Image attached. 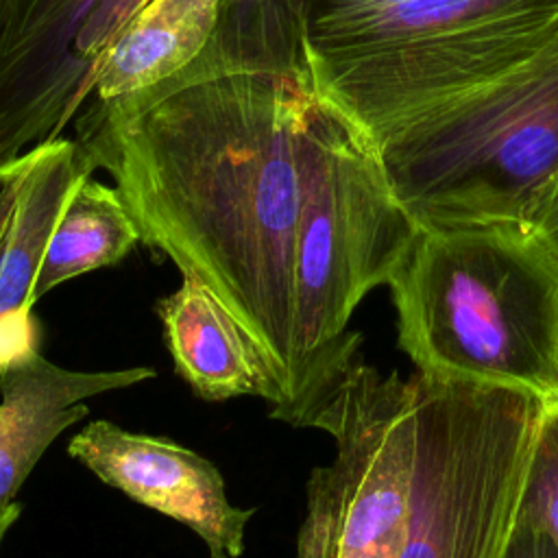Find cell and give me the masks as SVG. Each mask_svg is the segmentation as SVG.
<instances>
[{"mask_svg":"<svg viewBox=\"0 0 558 558\" xmlns=\"http://www.w3.org/2000/svg\"><path fill=\"white\" fill-rule=\"evenodd\" d=\"M7 9H9V0H0V31L4 26V17H7Z\"/></svg>","mask_w":558,"mask_h":558,"instance_id":"22","label":"cell"},{"mask_svg":"<svg viewBox=\"0 0 558 558\" xmlns=\"http://www.w3.org/2000/svg\"><path fill=\"white\" fill-rule=\"evenodd\" d=\"M416 464L399 558H506L547 405L414 373Z\"/></svg>","mask_w":558,"mask_h":558,"instance_id":"6","label":"cell"},{"mask_svg":"<svg viewBox=\"0 0 558 558\" xmlns=\"http://www.w3.org/2000/svg\"><path fill=\"white\" fill-rule=\"evenodd\" d=\"M155 375L148 366L72 371L39 351L15 364L0 386V508L17 501L20 488L48 447L87 416L85 399L142 384Z\"/></svg>","mask_w":558,"mask_h":558,"instance_id":"10","label":"cell"},{"mask_svg":"<svg viewBox=\"0 0 558 558\" xmlns=\"http://www.w3.org/2000/svg\"><path fill=\"white\" fill-rule=\"evenodd\" d=\"M388 288L414 373L558 405V259L527 229H423Z\"/></svg>","mask_w":558,"mask_h":558,"instance_id":"2","label":"cell"},{"mask_svg":"<svg viewBox=\"0 0 558 558\" xmlns=\"http://www.w3.org/2000/svg\"><path fill=\"white\" fill-rule=\"evenodd\" d=\"M519 521L545 532L558 547V405L545 410Z\"/></svg>","mask_w":558,"mask_h":558,"instance_id":"15","label":"cell"},{"mask_svg":"<svg viewBox=\"0 0 558 558\" xmlns=\"http://www.w3.org/2000/svg\"><path fill=\"white\" fill-rule=\"evenodd\" d=\"M379 150L421 229H527L558 179V35L517 68L412 120Z\"/></svg>","mask_w":558,"mask_h":558,"instance_id":"4","label":"cell"},{"mask_svg":"<svg viewBox=\"0 0 558 558\" xmlns=\"http://www.w3.org/2000/svg\"><path fill=\"white\" fill-rule=\"evenodd\" d=\"M506 558H558V547L543 538H525L514 543Z\"/></svg>","mask_w":558,"mask_h":558,"instance_id":"20","label":"cell"},{"mask_svg":"<svg viewBox=\"0 0 558 558\" xmlns=\"http://www.w3.org/2000/svg\"><path fill=\"white\" fill-rule=\"evenodd\" d=\"M146 2L150 0H100L92 17L78 31L74 41V57L78 68L85 72L89 85L98 59Z\"/></svg>","mask_w":558,"mask_h":558,"instance_id":"17","label":"cell"},{"mask_svg":"<svg viewBox=\"0 0 558 558\" xmlns=\"http://www.w3.org/2000/svg\"><path fill=\"white\" fill-rule=\"evenodd\" d=\"M155 303L177 375L205 401L262 397L277 403L275 381L238 320L194 277Z\"/></svg>","mask_w":558,"mask_h":558,"instance_id":"11","label":"cell"},{"mask_svg":"<svg viewBox=\"0 0 558 558\" xmlns=\"http://www.w3.org/2000/svg\"><path fill=\"white\" fill-rule=\"evenodd\" d=\"M222 0H150L98 59L92 92L113 100L192 63L220 24Z\"/></svg>","mask_w":558,"mask_h":558,"instance_id":"13","label":"cell"},{"mask_svg":"<svg viewBox=\"0 0 558 558\" xmlns=\"http://www.w3.org/2000/svg\"><path fill=\"white\" fill-rule=\"evenodd\" d=\"M421 231L390 185L379 146L336 105L296 242L294 427L312 425L357 357L362 336L349 320L371 290L395 279Z\"/></svg>","mask_w":558,"mask_h":558,"instance_id":"5","label":"cell"},{"mask_svg":"<svg viewBox=\"0 0 558 558\" xmlns=\"http://www.w3.org/2000/svg\"><path fill=\"white\" fill-rule=\"evenodd\" d=\"M68 453L102 484L194 532L207 558H240L253 508L233 506L218 466L168 436L129 432L98 418L78 429Z\"/></svg>","mask_w":558,"mask_h":558,"instance_id":"8","label":"cell"},{"mask_svg":"<svg viewBox=\"0 0 558 558\" xmlns=\"http://www.w3.org/2000/svg\"><path fill=\"white\" fill-rule=\"evenodd\" d=\"M310 427L327 432L336 453L310 473L296 558H399L416 464L412 377L355 357Z\"/></svg>","mask_w":558,"mask_h":558,"instance_id":"7","label":"cell"},{"mask_svg":"<svg viewBox=\"0 0 558 558\" xmlns=\"http://www.w3.org/2000/svg\"><path fill=\"white\" fill-rule=\"evenodd\" d=\"M556 35L558 0H405L301 44L316 89L381 148Z\"/></svg>","mask_w":558,"mask_h":558,"instance_id":"3","label":"cell"},{"mask_svg":"<svg viewBox=\"0 0 558 558\" xmlns=\"http://www.w3.org/2000/svg\"><path fill=\"white\" fill-rule=\"evenodd\" d=\"M231 2H248V0H222V4H231Z\"/></svg>","mask_w":558,"mask_h":558,"instance_id":"23","label":"cell"},{"mask_svg":"<svg viewBox=\"0 0 558 558\" xmlns=\"http://www.w3.org/2000/svg\"><path fill=\"white\" fill-rule=\"evenodd\" d=\"M405 0H294L303 37H316Z\"/></svg>","mask_w":558,"mask_h":558,"instance_id":"18","label":"cell"},{"mask_svg":"<svg viewBox=\"0 0 558 558\" xmlns=\"http://www.w3.org/2000/svg\"><path fill=\"white\" fill-rule=\"evenodd\" d=\"M527 231L558 259V179L534 214Z\"/></svg>","mask_w":558,"mask_h":558,"instance_id":"19","label":"cell"},{"mask_svg":"<svg viewBox=\"0 0 558 558\" xmlns=\"http://www.w3.org/2000/svg\"><path fill=\"white\" fill-rule=\"evenodd\" d=\"M17 196L0 246V320L33 318L35 281L52 231L78 185L96 170L74 140L54 137L11 159Z\"/></svg>","mask_w":558,"mask_h":558,"instance_id":"12","label":"cell"},{"mask_svg":"<svg viewBox=\"0 0 558 558\" xmlns=\"http://www.w3.org/2000/svg\"><path fill=\"white\" fill-rule=\"evenodd\" d=\"M137 242L140 229L118 187L87 177L52 231L35 281V301L74 277L118 264Z\"/></svg>","mask_w":558,"mask_h":558,"instance_id":"14","label":"cell"},{"mask_svg":"<svg viewBox=\"0 0 558 558\" xmlns=\"http://www.w3.org/2000/svg\"><path fill=\"white\" fill-rule=\"evenodd\" d=\"M336 113L307 70L294 0L222 4L201 54L153 87L96 100L78 144L116 181L142 242L246 331L294 427V259Z\"/></svg>","mask_w":558,"mask_h":558,"instance_id":"1","label":"cell"},{"mask_svg":"<svg viewBox=\"0 0 558 558\" xmlns=\"http://www.w3.org/2000/svg\"><path fill=\"white\" fill-rule=\"evenodd\" d=\"M17 196V179L13 163H0V246L15 207ZM41 342V327L37 318L26 320H0V386L4 375L26 360L28 355L39 351Z\"/></svg>","mask_w":558,"mask_h":558,"instance_id":"16","label":"cell"},{"mask_svg":"<svg viewBox=\"0 0 558 558\" xmlns=\"http://www.w3.org/2000/svg\"><path fill=\"white\" fill-rule=\"evenodd\" d=\"M20 514H22V504L20 501H13L11 506L0 508V551H2V543L9 534V530L15 525Z\"/></svg>","mask_w":558,"mask_h":558,"instance_id":"21","label":"cell"},{"mask_svg":"<svg viewBox=\"0 0 558 558\" xmlns=\"http://www.w3.org/2000/svg\"><path fill=\"white\" fill-rule=\"evenodd\" d=\"M100 0H9L0 31V163L61 137L92 85L74 57Z\"/></svg>","mask_w":558,"mask_h":558,"instance_id":"9","label":"cell"}]
</instances>
